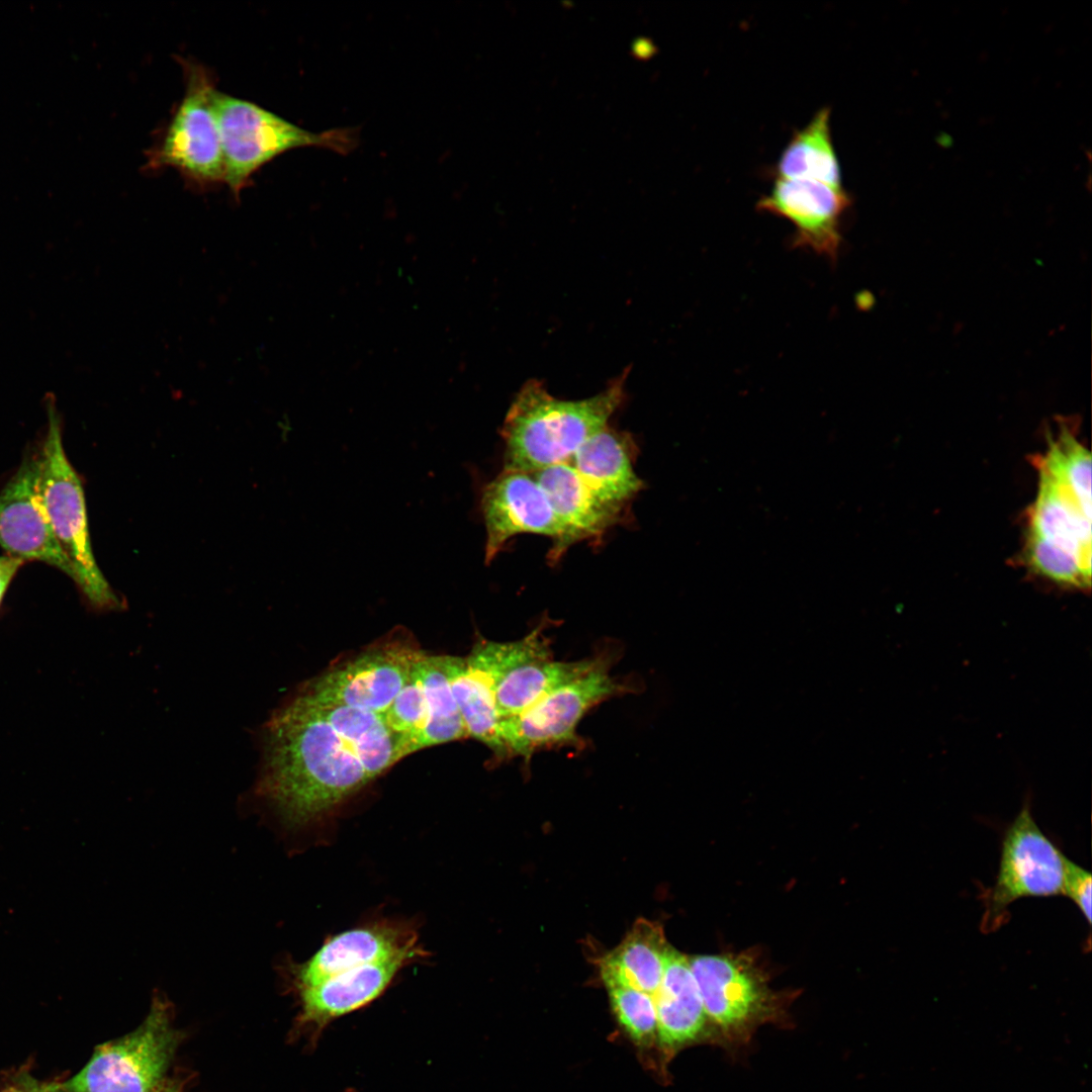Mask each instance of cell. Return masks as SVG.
<instances>
[{
    "label": "cell",
    "mask_w": 1092,
    "mask_h": 1092,
    "mask_svg": "<svg viewBox=\"0 0 1092 1092\" xmlns=\"http://www.w3.org/2000/svg\"><path fill=\"white\" fill-rule=\"evenodd\" d=\"M224 164L223 183L238 198L264 165L303 147L348 153L356 146L352 129L311 132L262 106L216 90L213 95Z\"/></svg>",
    "instance_id": "4"
},
{
    "label": "cell",
    "mask_w": 1092,
    "mask_h": 1092,
    "mask_svg": "<svg viewBox=\"0 0 1092 1092\" xmlns=\"http://www.w3.org/2000/svg\"><path fill=\"white\" fill-rule=\"evenodd\" d=\"M258 744L259 768L245 804L288 830L323 820L373 781L298 692L263 724Z\"/></svg>",
    "instance_id": "1"
},
{
    "label": "cell",
    "mask_w": 1092,
    "mask_h": 1092,
    "mask_svg": "<svg viewBox=\"0 0 1092 1092\" xmlns=\"http://www.w3.org/2000/svg\"><path fill=\"white\" fill-rule=\"evenodd\" d=\"M0 547L9 556L58 568L73 581V566L57 541L37 489V455L26 457L0 491Z\"/></svg>",
    "instance_id": "15"
},
{
    "label": "cell",
    "mask_w": 1092,
    "mask_h": 1092,
    "mask_svg": "<svg viewBox=\"0 0 1092 1092\" xmlns=\"http://www.w3.org/2000/svg\"><path fill=\"white\" fill-rule=\"evenodd\" d=\"M1091 884L1090 872L1067 857L1062 894L1076 904L1089 924L1091 923Z\"/></svg>",
    "instance_id": "30"
},
{
    "label": "cell",
    "mask_w": 1092,
    "mask_h": 1092,
    "mask_svg": "<svg viewBox=\"0 0 1092 1092\" xmlns=\"http://www.w3.org/2000/svg\"><path fill=\"white\" fill-rule=\"evenodd\" d=\"M417 933L404 924L378 922L356 927L327 939L307 961L285 962V971L296 990L340 973L395 959L416 961L425 952Z\"/></svg>",
    "instance_id": "14"
},
{
    "label": "cell",
    "mask_w": 1092,
    "mask_h": 1092,
    "mask_svg": "<svg viewBox=\"0 0 1092 1092\" xmlns=\"http://www.w3.org/2000/svg\"><path fill=\"white\" fill-rule=\"evenodd\" d=\"M1066 858L1034 821L1027 797L1005 831L995 884L984 896L982 929L1000 927L1021 898L1062 894Z\"/></svg>",
    "instance_id": "9"
},
{
    "label": "cell",
    "mask_w": 1092,
    "mask_h": 1092,
    "mask_svg": "<svg viewBox=\"0 0 1092 1092\" xmlns=\"http://www.w3.org/2000/svg\"><path fill=\"white\" fill-rule=\"evenodd\" d=\"M777 171L780 178L814 180L843 189L828 107L820 109L805 127L795 132L779 159Z\"/></svg>",
    "instance_id": "24"
},
{
    "label": "cell",
    "mask_w": 1092,
    "mask_h": 1092,
    "mask_svg": "<svg viewBox=\"0 0 1092 1092\" xmlns=\"http://www.w3.org/2000/svg\"><path fill=\"white\" fill-rule=\"evenodd\" d=\"M626 375L600 393L578 400L557 398L541 381H527L502 425L504 467L532 473L567 462L586 440L608 426L625 397Z\"/></svg>",
    "instance_id": "2"
},
{
    "label": "cell",
    "mask_w": 1092,
    "mask_h": 1092,
    "mask_svg": "<svg viewBox=\"0 0 1092 1092\" xmlns=\"http://www.w3.org/2000/svg\"><path fill=\"white\" fill-rule=\"evenodd\" d=\"M34 1092H49V1089H48V1087H46L43 1089L34 1090Z\"/></svg>",
    "instance_id": "33"
},
{
    "label": "cell",
    "mask_w": 1092,
    "mask_h": 1092,
    "mask_svg": "<svg viewBox=\"0 0 1092 1092\" xmlns=\"http://www.w3.org/2000/svg\"><path fill=\"white\" fill-rule=\"evenodd\" d=\"M12 1092H34V1090H31V1091H19V1090H15V1091H12Z\"/></svg>",
    "instance_id": "34"
},
{
    "label": "cell",
    "mask_w": 1092,
    "mask_h": 1092,
    "mask_svg": "<svg viewBox=\"0 0 1092 1092\" xmlns=\"http://www.w3.org/2000/svg\"><path fill=\"white\" fill-rule=\"evenodd\" d=\"M23 561L9 555L0 556V604Z\"/></svg>",
    "instance_id": "31"
},
{
    "label": "cell",
    "mask_w": 1092,
    "mask_h": 1092,
    "mask_svg": "<svg viewBox=\"0 0 1092 1092\" xmlns=\"http://www.w3.org/2000/svg\"><path fill=\"white\" fill-rule=\"evenodd\" d=\"M1024 557L1032 571L1052 582L1077 589L1090 588L1091 576L1083 571L1075 557L1058 548L1027 537Z\"/></svg>",
    "instance_id": "29"
},
{
    "label": "cell",
    "mask_w": 1092,
    "mask_h": 1092,
    "mask_svg": "<svg viewBox=\"0 0 1092 1092\" xmlns=\"http://www.w3.org/2000/svg\"><path fill=\"white\" fill-rule=\"evenodd\" d=\"M185 89L169 122L147 154V170L175 169L189 185L208 189L224 180L219 130L213 110L215 82L210 71L178 58Z\"/></svg>",
    "instance_id": "5"
},
{
    "label": "cell",
    "mask_w": 1092,
    "mask_h": 1092,
    "mask_svg": "<svg viewBox=\"0 0 1092 1092\" xmlns=\"http://www.w3.org/2000/svg\"><path fill=\"white\" fill-rule=\"evenodd\" d=\"M170 1003L156 994L143 1023L100 1044L87 1065L60 1092H157L178 1043Z\"/></svg>",
    "instance_id": "6"
},
{
    "label": "cell",
    "mask_w": 1092,
    "mask_h": 1092,
    "mask_svg": "<svg viewBox=\"0 0 1092 1092\" xmlns=\"http://www.w3.org/2000/svg\"><path fill=\"white\" fill-rule=\"evenodd\" d=\"M613 662L553 690L523 713L502 720L503 740L510 757L529 762L536 752L554 747H581L576 730L582 718L599 704L638 687L631 679L611 675Z\"/></svg>",
    "instance_id": "7"
},
{
    "label": "cell",
    "mask_w": 1092,
    "mask_h": 1092,
    "mask_svg": "<svg viewBox=\"0 0 1092 1092\" xmlns=\"http://www.w3.org/2000/svg\"><path fill=\"white\" fill-rule=\"evenodd\" d=\"M1035 464L1069 488L1082 504L1091 507V456L1069 427L1062 424L1059 435L1049 438L1048 451Z\"/></svg>",
    "instance_id": "26"
},
{
    "label": "cell",
    "mask_w": 1092,
    "mask_h": 1092,
    "mask_svg": "<svg viewBox=\"0 0 1092 1092\" xmlns=\"http://www.w3.org/2000/svg\"><path fill=\"white\" fill-rule=\"evenodd\" d=\"M670 946L660 924L638 918L620 944L599 960L606 987L624 985L654 995Z\"/></svg>",
    "instance_id": "23"
},
{
    "label": "cell",
    "mask_w": 1092,
    "mask_h": 1092,
    "mask_svg": "<svg viewBox=\"0 0 1092 1092\" xmlns=\"http://www.w3.org/2000/svg\"><path fill=\"white\" fill-rule=\"evenodd\" d=\"M1038 490L1028 513L1027 537L1038 539L1077 559L1091 576V508L1038 470Z\"/></svg>",
    "instance_id": "19"
},
{
    "label": "cell",
    "mask_w": 1092,
    "mask_h": 1092,
    "mask_svg": "<svg viewBox=\"0 0 1092 1092\" xmlns=\"http://www.w3.org/2000/svg\"><path fill=\"white\" fill-rule=\"evenodd\" d=\"M637 454L631 434L607 426L586 440L567 462L602 499L629 509L644 487L634 468Z\"/></svg>",
    "instance_id": "18"
},
{
    "label": "cell",
    "mask_w": 1092,
    "mask_h": 1092,
    "mask_svg": "<svg viewBox=\"0 0 1092 1092\" xmlns=\"http://www.w3.org/2000/svg\"><path fill=\"white\" fill-rule=\"evenodd\" d=\"M48 1089L49 1092H60L54 1085L49 1086ZM157 1092H181V1089L178 1083L167 1081Z\"/></svg>",
    "instance_id": "32"
},
{
    "label": "cell",
    "mask_w": 1092,
    "mask_h": 1092,
    "mask_svg": "<svg viewBox=\"0 0 1092 1092\" xmlns=\"http://www.w3.org/2000/svg\"><path fill=\"white\" fill-rule=\"evenodd\" d=\"M691 969L708 1020L729 1038H745L759 1024L776 1019L777 995L745 956L693 957Z\"/></svg>",
    "instance_id": "11"
},
{
    "label": "cell",
    "mask_w": 1092,
    "mask_h": 1092,
    "mask_svg": "<svg viewBox=\"0 0 1092 1092\" xmlns=\"http://www.w3.org/2000/svg\"><path fill=\"white\" fill-rule=\"evenodd\" d=\"M414 671L427 703V721L419 740V749L468 737L453 697L444 655L424 653L415 663Z\"/></svg>",
    "instance_id": "25"
},
{
    "label": "cell",
    "mask_w": 1092,
    "mask_h": 1092,
    "mask_svg": "<svg viewBox=\"0 0 1092 1092\" xmlns=\"http://www.w3.org/2000/svg\"><path fill=\"white\" fill-rule=\"evenodd\" d=\"M49 425L37 455V489L53 532L75 572V583L91 607L120 611L124 601L116 595L93 555L81 479L69 462L62 440L59 415L48 403Z\"/></svg>",
    "instance_id": "3"
},
{
    "label": "cell",
    "mask_w": 1092,
    "mask_h": 1092,
    "mask_svg": "<svg viewBox=\"0 0 1092 1092\" xmlns=\"http://www.w3.org/2000/svg\"><path fill=\"white\" fill-rule=\"evenodd\" d=\"M480 507L486 531L484 557L487 564L520 534L551 538L547 559L561 543L559 523L545 492L530 472L504 467L484 485Z\"/></svg>",
    "instance_id": "12"
},
{
    "label": "cell",
    "mask_w": 1092,
    "mask_h": 1092,
    "mask_svg": "<svg viewBox=\"0 0 1092 1092\" xmlns=\"http://www.w3.org/2000/svg\"><path fill=\"white\" fill-rule=\"evenodd\" d=\"M383 718L387 726L406 741L411 753L420 750L419 740L427 721V703L414 667Z\"/></svg>",
    "instance_id": "28"
},
{
    "label": "cell",
    "mask_w": 1092,
    "mask_h": 1092,
    "mask_svg": "<svg viewBox=\"0 0 1092 1092\" xmlns=\"http://www.w3.org/2000/svg\"><path fill=\"white\" fill-rule=\"evenodd\" d=\"M542 621L524 638L497 643L495 702L502 720L528 710L544 696L590 670L615 663V645L575 661L553 659Z\"/></svg>",
    "instance_id": "10"
},
{
    "label": "cell",
    "mask_w": 1092,
    "mask_h": 1092,
    "mask_svg": "<svg viewBox=\"0 0 1092 1092\" xmlns=\"http://www.w3.org/2000/svg\"><path fill=\"white\" fill-rule=\"evenodd\" d=\"M445 668L467 736L486 745L498 760L510 754L495 702V675L483 639L466 657L444 655Z\"/></svg>",
    "instance_id": "17"
},
{
    "label": "cell",
    "mask_w": 1092,
    "mask_h": 1092,
    "mask_svg": "<svg viewBox=\"0 0 1092 1092\" xmlns=\"http://www.w3.org/2000/svg\"><path fill=\"white\" fill-rule=\"evenodd\" d=\"M615 1015L632 1039L649 1044L656 1037V1008L652 995L624 985L607 987Z\"/></svg>",
    "instance_id": "27"
},
{
    "label": "cell",
    "mask_w": 1092,
    "mask_h": 1092,
    "mask_svg": "<svg viewBox=\"0 0 1092 1092\" xmlns=\"http://www.w3.org/2000/svg\"><path fill=\"white\" fill-rule=\"evenodd\" d=\"M413 961L395 959L364 965L298 989L301 1019L318 1027L376 999Z\"/></svg>",
    "instance_id": "20"
},
{
    "label": "cell",
    "mask_w": 1092,
    "mask_h": 1092,
    "mask_svg": "<svg viewBox=\"0 0 1092 1092\" xmlns=\"http://www.w3.org/2000/svg\"><path fill=\"white\" fill-rule=\"evenodd\" d=\"M425 652L404 629H396L361 650L332 663L299 690L384 715Z\"/></svg>",
    "instance_id": "8"
},
{
    "label": "cell",
    "mask_w": 1092,
    "mask_h": 1092,
    "mask_svg": "<svg viewBox=\"0 0 1092 1092\" xmlns=\"http://www.w3.org/2000/svg\"><path fill=\"white\" fill-rule=\"evenodd\" d=\"M532 474L545 492L562 531L561 543L548 559L552 564L558 562L571 545L599 540L627 518L628 509L602 499L568 462Z\"/></svg>",
    "instance_id": "16"
},
{
    "label": "cell",
    "mask_w": 1092,
    "mask_h": 1092,
    "mask_svg": "<svg viewBox=\"0 0 1092 1092\" xmlns=\"http://www.w3.org/2000/svg\"><path fill=\"white\" fill-rule=\"evenodd\" d=\"M306 698L346 742L374 780L411 753L406 741L394 733L382 715L351 706L320 701L301 690Z\"/></svg>",
    "instance_id": "22"
},
{
    "label": "cell",
    "mask_w": 1092,
    "mask_h": 1092,
    "mask_svg": "<svg viewBox=\"0 0 1092 1092\" xmlns=\"http://www.w3.org/2000/svg\"><path fill=\"white\" fill-rule=\"evenodd\" d=\"M850 202L843 189L814 180L778 177L757 208L784 217L795 226V247L833 262L841 246V218Z\"/></svg>",
    "instance_id": "13"
},
{
    "label": "cell",
    "mask_w": 1092,
    "mask_h": 1092,
    "mask_svg": "<svg viewBox=\"0 0 1092 1092\" xmlns=\"http://www.w3.org/2000/svg\"><path fill=\"white\" fill-rule=\"evenodd\" d=\"M653 998L661 1046L674 1051L704 1034L708 1018L690 960L673 947Z\"/></svg>",
    "instance_id": "21"
}]
</instances>
